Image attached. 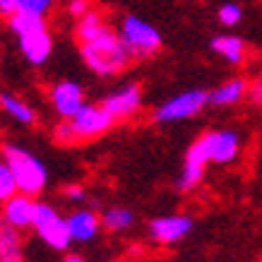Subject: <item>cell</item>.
Wrapping results in <instances>:
<instances>
[{
    "mask_svg": "<svg viewBox=\"0 0 262 262\" xmlns=\"http://www.w3.org/2000/svg\"><path fill=\"white\" fill-rule=\"evenodd\" d=\"M75 39L84 65L99 77H116L125 72L135 58L118 29H113L94 10H89L87 15L77 19Z\"/></svg>",
    "mask_w": 262,
    "mask_h": 262,
    "instance_id": "6da1fadb",
    "label": "cell"
},
{
    "mask_svg": "<svg viewBox=\"0 0 262 262\" xmlns=\"http://www.w3.org/2000/svg\"><path fill=\"white\" fill-rule=\"evenodd\" d=\"M8 29L17 41V48L29 65L39 68L46 65L53 53V36L46 24V17L27 15V12H12L8 17Z\"/></svg>",
    "mask_w": 262,
    "mask_h": 262,
    "instance_id": "7a4b0ae2",
    "label": "cell"
},
{
    "mask_svg": "<svg viewBox=\"0 0 262 262\" xmlns=\"http://www.w3.org/2000/svg\"><path fill=\"white\" fill-rule=\"evenodd\" d=\"M118 120L113 116L101 101L99 103H84L77 116L72 118H65L60 120L56 127H53V140L58 144H82V142H89V140H96V137L106 135Z\"/></svg>",
    "mask_w": 262,
    "mask_h": 262,
    "instance_id": "3957f363",
    "label": "cell"
},
{
    "mask_svg": "<svg viewBox=\"0 0 262 262\" xmlns=\"http://www.w3.org/2000/svg\"><path fill=\"white\" fill-rule=\"evenodd\" d=\"M3 161H8V166L12 168L19 192L29 195V198H39L41 192L46 190L48 168L32 149L15 142L3 144Z\"/></svg>",
    "mask_w": 262,
    "mask_h": 262,
    "instance_id": "277c9868",
    "label": "cell"
},
{
    "mask_svg": "<svg viewBox=\"0 0 262 262\" xmlns=\"http://www.w3.org/2000/svg\"><path fill=\"white\" fill-rule=\"evenodd\" d=\"M205 106H209V92H205V89H185L181 94H176L171 99H166L164 103H159L151 111V120L159 123V125L190 120L200 111H205Z\"/></svg>",
    "mask_w": 262,
    "mask_h": 262,
    "instance_id": "5b68a950",
    "label": "cell"
},
{
    "mask_svg": "<svg viewBox=\"0 0 262 262\" xmlns=\"http://www.w3.org/2000/svg\"><path fill=\"white\" fill-rule=\"evenodd\" d=\"M34 231L39 241L46 248L65 253L72 246V236L68 229V216H60L56 207L51 202H39L36 205V216H34Z\"/></svg>",
    "mask_w": 262,
    "mask_h": 262,
    "instance_id": "8992f818",
    "label": "cell"
},
{
    "mask_svg": "<svg viewBox=\"0 0 262 262\" xmlns=\"http://www.w3.org/2000/svg\"><path fill=\"white\" fill-rule=\"evenodd\" d=\"M118 32H120V36H123V41H125V46L130 48V53L135 58H151L154 53H159V48H161L159 29L151 27L142 17L125 15L120 19Z\"/></svg>",
    "mask_w": 262,
    "mask_h": 262,
    "instance_id": "52a82bcc",
    "label": "cell"
},
{
    "mask_svg": "<svg viewBox=\"0 0 262 262\" xmlns=\"http://www.w3.org/2000/svg\"><path fill=\"white\" fill-rule=\"evenodd\" d=\"M192 216L188 214H164V216H154L147 224V233L157 246H176L183 238H188L192 233Z\"/></svg>",
    "mask_w": 262,
    "mask_h": 262,
    "instance_id": "ba28073f",
    "label": "cell"
},
{
    "mask_svg": "<svg viewBox=\"0 0 262 262\" xmlns=\"http://www.w3.org/2000/svg\"><path fill=\"white\" fill-rule=\"evenodd\" d=\"M209 164H212V159H209V149L205 144V137H198L185 151L181 176H178V190L190 192L192 188H198L202 178H205V171Z\"/></svg>",
    "mask_w": 262,
    "mask_h": 262,
    "instance_id": "9c48e42d",
    "label": "cell"
},
{
    "mask_svg": "<svg viewBox=\"0 0 262 262\" xmlns=\"http://www.w3.org/2000/svg\"><path fill=\"white\" fill-rule=\"evenodd\" d=\"M48 101L53 106V111L60 120L72 118L84 108V89H82L80 82H72V80H60L56 82L53 87L48 89Z\"/></svg>",
    "mask_w": 262,
    "mask_h": 262,
    "instance_id": "30bf717a",
    "label": "cell"
},
{
    "mask_svg": "<svg viewBox=\"0 0 262 262\" xmlns=\"http://www.w3.org/2000/svg\"><path fill=\"white\" fill-rule=\"evenodd\" d=\"M205 144L209 149V159L212 164H219V166H226V164H233V161L241 157V135L236 130H229V127H219V130H209L205 133Z\"/></svg>",
    "mask_w": 262,
    "mask_h": 262,
    "instance_id": "8fae6325",
    "label": "cell"
},
{
    "mask_svg": "<svg viewBox=\"0 0 262 262\" xmlns=\"http://www.w3.org/2000/svg\"><path fill=\"white\" fill-rule=\"evenodd\" d=\"M101 103L116 116V120L133 118L142 108V87L137 82H127L123 87L113 89L101 99Z\"/></svg>",
    "mask_w": 262,
    "mask_h": 262,
    "instance_id": "7c38bea8",
    "label": "cell"
},
{
    "mask_svg": "<svg viewBox=\"0 0 262 262\" xmlns=\"http://www.w3.org/2000/svg\"><path fill=\"white\" fill-rule=\"evenodd\" d=\"M36 205L39 200L29 198L24 192H17L12 198L3 200V224L8 226H15V229L24 231V229H34V216H36Z\"/></svg>",
    "mask_w": 262,
    "mask_h": 262,
    "instance_id": "4fadbf2b",
    "label": "cell"
},
{
    "mask_svg": "<svg viewBox=\"0 0 262 262\" xmlns=\"http://www.w3.org/2000/svg\"><path fill=\"white\" fill-rule=\"evenodd\" d=\"M68 229H70L72 243H92L103 229L101 214H96L89 207H77L68 214Z\"/></svg>",
    "mask_w": 262,
    "mask_h": 262,
    "instance_id": "5bb4252c",
    "label": "cell"
},
{
    "mask_svg": "<svg viewBox=\"0 0 262 262\" xmlns=\"http://www.w3.org/2000/svg\"><path fill=\"white\" fill-rule=\"evenodd\" d=\"M248 84L243 77H233V80L222 82L219 87H214L209 92V106H219V108H229L236 106L243 99H248Z\"/></svg>",
    "mask_w": 262,
    "mask_h": 262,
    "instance_id": "9a60e30c",
    "label": "cell"
},
{
    "mask_svg": "<svg viewBox=\"0 0 262 262\" xmlns=\"http://www.w3.org/2000/svg\"><path fill=\"white\" fill-rule=\"evenodd\" d=\"M209 48L222 56L229 65H241L246 60V41L236 34H216L209 41Z\"/></svg>",
    "mask_w": 262,
    "mask_h": 262,
    "instance_id": "2e32d148",
    "label": "cell"
},
{
    "mask_svg": "<svg viewBox=\"0 0 262 262\" xmlns=\"http://www.w3.org/2000/svg\"><path fill=\"white\" fill-rule=\"evenodd\" d=\"M0 108H3V113H5L10 120H15L17 125L29 127L36 123L34 106L27 103L24 99H19L17 94H12V92H3V94H0Z\"/></svg>",
    "mask_w": 262,
    "mask_h": 262,
    "instance_id": "e0dca14e",
    "label": "cell"
},
{
    "mask_svg": "<svg viewBox=\"0 0 262 262\" xmlns=\"http://www.w3.org/2000/svg\"><path fill=\"white\" fill-rule=\"evenodd\" d=\"M0 262H24V243L19 229L8 224L0 226Z\"/></svg>",
    "mask_w": 262,
    "mask_h": 262,
    "instance_id": "ac0fdd59",
    "label": "cell"
},
{
    "mask_svg": "<svg viewBox=\"0 0 262 262\" xmlns=\"http://www.w3.org/2000/svg\"><path fill=\"white\" fill-rule=\"evenodd\" d=\"M101 224L106 231L120 233V231H127L135 226V212L130 207H120V205L106 207L101 212Z\"/></svg>",
    "mask_w": 262,
    "mask_h": 262,
    "instance_id": "d6986e66",
    "label": "cell"
},
{
    "mask_svg": "<svg viewBox=\"0 0 262 262\" xmlns=\"http://www.w3.org/2000/svg\"><path fill=\"white\" fill-rule=\"evenodd\" d=\"M56 5V0H15V12H27V15L46 17Z\"/></svg>",
    "mask_w": 262,
    "mask_h": 262,
    "instance_id": "ffe728a7",
    "label": "cell"
},
{
    "mask_svg": "<svg viewBox=\"0 0 262 262\" xmlns=\"http://www.w3.org/2000/svg\"><path fill=\"white\" fill-rule=\"evenodd\" d=\"M17 192H19V185H17L12 168L8 166V161H0V200H8Z\"/></svg>",
    "mask_w": 262,
    "mask_h": 262,
    "instance_id": "44dd1931",
    "label": "cell"
},
{
    "mask_svg": "<svg viewBox=\"0 0 262 262\" xmlns=\"http://www.w3.org/2000/svg\"><path fill=\"white\" fill-rule=\"evenodd\" d=\"M216 19L224 27H236L243 19V8H241L238 3H224L222 8L216 10Z\"/></svg>",
    "mask_w": 262,
    "mask_h": 262,
    "instance_id": "7402d4cb",
    "label": "cell"
},
{
    "mask_svg": "<svg viewBox=\"0 0 262 262\" xmlns=\"http://www.w3.org/2000/svg\"><path fill=\"white\" fill-rule=\"evenodd\" d=\"M63 200L65 202H75V205H80L87 200V190H84V185L80 183H70V185H65L63 188Z\"/></svg>",
    "mask_w": 262,
    "mask_h": 262,
    "instance_id": "603a6c76",
    "label": "cell"
},
{
    "mask_svg": "<svg viewBox=\"0 0 262 262\" xmlns=\"http://www.w3.org/2000/svg\"><path fill=\"white\" fill-rule=\"evenodd\" d=\"M89 0H68V12H70V17H75V19H80V17H84L89 12Z\"/></svg>",
    "mask_w": 262,
    "mask_h": 262,
    "instance_id": "cb8c5ba5",
    "label": "cell"
},
{
    "mask_svg": "<svg viewBox=\"0 0 262 262\" xmlns=\"http://www.w3.org/2000/svg\"><path fill=\"white\" fill-rule=\"evenodd\" d=\"M248 101L255 106H262V75L248 84Z\"/></svg>",
    "mask_w": 262,
    "mask_h": 262,
    "instance_id": "d4e9b609",
    "label": "cell"
},
{
    "mask_svg": "<svg viewBox=\"0 0 262 262\" xmlns=\"http://www.w3.org/2000/svg\"><path fill=\"white\" fill-rule=\"evenodd\" d=\"M0 12L5 17H10L15 12V0H0Z\"/></svg>",
    "mask_w": 262,
    "mask_h": 262,
    "instance_id": "484cf974",
    "label": "cell"
},
{
    "mask_svg": "<svg viewBox=\"0 0 262 262\" xmlns=\"http://www.w3.org/2000/svg\"><path fill=\"white\" fill-rule=\"evenodd\" d=\"M60 262H87L84 260V257H82V255H75V253H70V255H65L63 260Z\"/></svg>",
    "mask_w": 262,
    "mask_h": 262,
    "instance_id": "4316f807",
    "label": "cell"
},
{
    "mask_svg": "<svg viewBox=\"0 0 262 262\" xmlns=\"http://www.w3.org/2000/svg\"><path fill=\"white\" fill-rule=\"evenodd\" d=\"M257 262H262V257H260V260H257Z\"/></svg>",
    "mask_w": 262,
    "mask_h": 262,
    "instance_id": "83f0119b",
    "label": "cell"
}]
</instances>
